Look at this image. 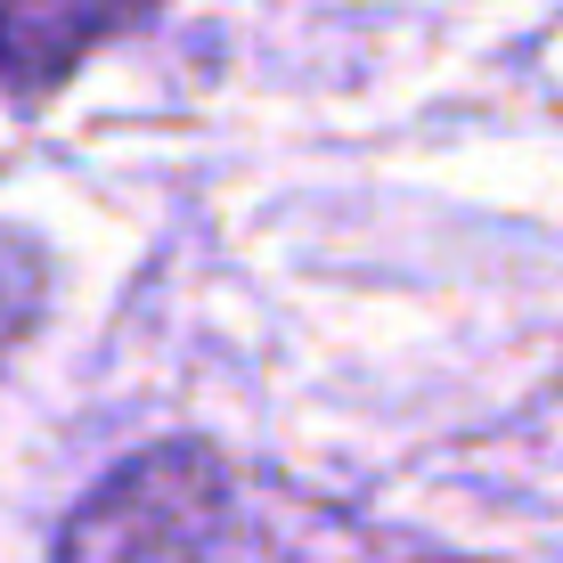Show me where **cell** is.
<instances>
[{
	"instance_id": "cell-1",
	"label": "cell",
	"mask_w": 563,
	"mask_h": 563,
	"mask_svg": "<svg viewBox=\"0 0 563 563\" xmlns=\"http://www.w3.org/2000/svg\"><path fill=\"white\" fill-rule=\"evenodd\" d=\"M245 490L212 450L164 441L114 465L99 490L66 515L57 531V563H221L238 539Z\"/></svg>"
},
{
	"instance_id": "cell-2",
	"label": "cell",
	"mask_w": 563,
	"mask_h": 563,
	"mask_svg": "<svg viewBox=\"0 0 563 563\" xmlns=\"http://www.w3.org/2000/svg\"><path fill=\"white\" fill-rule=\"evenodd\" d=\"M155 0H0V82L16 99H49L90 49L131 33Z\"/></svg>"
},
{
	"instance_id": "cell-3",
	"label": "cell",
	"mask_w": 563,
	"mask_h": 563,
	"mask_svg": "<svg viewBox=\"0 0 563 563\" xmlns=\"http://www.w3.org/2000/svg\"><path fill=\"white\" fill-rule=\"evenodd\" d=\"M221 563H245V515H238V539L221 548ZM262 563H457V555H384V548H367L352 531H310L302 548H278Z\"/></svg>"
},
{
	"instance_id": "cell-4",
	"label": "cell",
	"mask_w": 563,
	"mask_h": 563,
	"mask_svg": "<svg viewBox=\"0 0 563 563\" xmlns=\"http://www.w3.org/2000/svg\"><path fill=\"white\" fill-rule=\"evenodd\" d=\"M33 310H42V262H33L25 238H9V229H0V343L25 335Z\"/></svg>"
}]
</instances>
